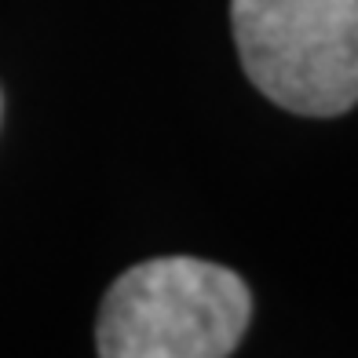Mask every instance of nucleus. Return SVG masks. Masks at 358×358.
Segmentation results:
<instances>
[{
	"mask_svg": "<svg viewBox=\"0 0 358 358\" xmlns=\"http://www.w3.org/2000/svg\"><path fill=\"white\" fill-rule=\"evenodd\" d=\"M249 285L208 259L161 256L110 285L95 348L103 358H223L249 329Z\"/></svg>",
	"mask_w": 358,
	"mask_h": 358,
	"instance_id": "f257e3e1",
	"label": "nucleus"
},
{
	"mask_svg": "<svg viewBox=\"0 0 358 358\" xmlns=\"http://www.w3.org/2000/svg\"><path fill=\"white\" fill-rule=\"evenodd\" d=\"M241 70L289 113L336 117L358 103V0H231Z\"/></svg>",
	"mask_w": 358,
	"mask_h": 358,
	"instance_id": "f03ea898",
	"label": "nucleus"
}]
</instances>
